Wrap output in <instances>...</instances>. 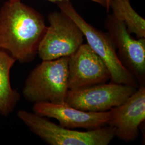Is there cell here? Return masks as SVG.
<instances>
[{"label": "cell", "mask_w": 145, "mask_h": 145, "mask_svg": "<svg viewBox=\"0 0 145 145\" xmlns=\"http://www.w3.org/2000/svg\"><path fill=\"white\" fill-rule=\"evenodd\" d=\"M46 28L40 14L21 0L8 1L0 10V48L16 61L32 62Z\"/></svg>", "instance_id": "cell-1"}, {"label": "cell", "mask_w": 145, "mask_h": 145, "mask_svg": "<svg viewBox=\"0 0 145 145\" xmlns=\"http://www.w3.org/2000/svg\"><path fill=\"white\" fill-rule=\"evenodd\" d=\"M18 117L32 132L50 145H108L115 136V128L104 126L87 131L63 127L44 117L25 110H20Z\"/></svg>", "instance_id": "cell-2"}, {"label": "cell", "mask_w": 145, "mask_h": 145, "mask_svg": "<svg viewBox=\"0 0 145 145\" xmlns=\"http://www.w3.org/2000/svg\"><path fill=\"white\" fill-rule=\"evenodd\" d=\"M69 57L42 60L26 79L22 93L26 101L33 103H65L68 87Z\"/></svg>", "instance_id": "cell-3"}, {"label": "cell", "mask_w": 145, "mask_h": 145, "mask_svg": "<svg viewBox=\"0 0 145 145\" xmlns=\"http://www.w3.org/2000/svg\"><path fill=\"white\" fill-rule=\"evenodd\" d=\"M60 10L74 21L82 31L90 48L101 57L111 74V82L135 88L139 84L119 60L114 44L108 33L99 30L89 24L75 10L70 0L57 2Z\"/></svg>", "instance_id": "cell-4"}, {"label": "cell", "mask_w": 145, "mask_h": 145, "mask_svg": "<svg viewBox=\"0 0 145 145\" xmlns=\"http://www.w3.org/2000/svg\"><path fill=\"white\" fill-rule=\"evenodd\" d=\"M47 19L50 25L47 26L37 54L42 60L71 56L83 44L82 31L70 17L61 10L51 12Z\"/></svg>", "instance_id": "cell-5"}, {"label": "cell", "mask_w": 145, "mask_h": 145, "mask_svg": "<svg viewBox=\"0 0 145 145\" xmlns=\"http://www.w3.org/2000/svg\"><path fill=\"white\" fill-rule=\"evenodd\" d=\"M138 88L111 82L78 90H68L65 99L68 105L89 112H105L125 102Z\"/></svg>", "instance_id": "cell-6"}, {"label": "cell", "mask_w": 145, "mask_h": 145, "mask_svg": "<svg viewBox=\"0 0 145 145\" xmlns=\"http://www.w3.org/2000/svg\"><path fill=\"white\" fill-rule=\"evenodd\" d=\"M119 60L139 84L145 85V38H133L124 23L109 15L105 22Z\"/></svg>", "instance_id": "cell-7"}, {"label": "cell", "mask_w": 145, "mask_h": 145, "mask_svg": "<svg viewBox=\"0 0 145 145\" xmlns=\"http://www.w3.org/2000/svg\"><path fill=\"white\" fill-rule=\"evenodd\" d=\"M111 78L108 68L88 44H83L69 57L68 90H78L106 83Z\"/></svg>", "instance_id": "cell-8"}, {"label": "cell", "mask_w": 145, "mask_h": 145, "mask_svg": "<svg viewBox=\"0 0 145 145\" xmlns=\"http://www.w3.org/2000/svg\"><path fill=\"white\" fill-rule=\"evenodd\" d=\"M34 113L44 117L57 120L59 125L68 129H96L108 125L111 112H89L75 108L67 104L38 102L34 103Z\"/></svg>", "instance_id": "cell-9"}, {"label": "cell", "mask_w": 145, "mask_h": 145, "mask_svg": "<svg viewBox=\"0 0 145 145\" xmlns=\"http://www.w3.org/2000/svg\"><path fill=\"white\" fill-rule=\"evenodd\" d=\"M108 125L115 128V136L129 142L137 140L145 121V85L140 86L125 102L111 109Z\"/></svg>", "instance_id": "cell-10"}, {"label": "cell", "mask_w": 145, "mask_h": 145, "mask_svg": "<svg viewBox=\"0 0 145 145\" xmlns=\"http://www.w3.org/2000/svg\"><path fill=\"white\" fill-rule=\"evenodd\" d=\"M15 59L0 48V114L7 117L11 114L20 99V95L11 85V69Z\"/></svg>", "instance_id": "cell-11"}, {"label": "cell", "mask_w": 145, "mask_h": 145, "mask_svg": "<svg viewBox=\"0 0 145 145\" xmlns=\"http://www.w3.org/2000/svg\"><path fill=\"white\" fill-rule=\"evenodd\" d=\"M110 8L112 15L124 23L131 34H135L138 38H145V19L135 11L130 0H110Z\"/></svg>", "instance_id": "cell-12"}, {"label": "cell", "mask_w": 145, "mask_h": 145, "mask_svg": "<svg viewBox=\"0 0 145 145\" xmlns=\"http://www.w3.org/2000/svg\"><path fill=\"white\" fill-rule=\"evenodd\" d=\"M8 1H18V0H8ZM47 1H49L52 2H56L57 3V2H60V1H67V0H47ZM91 1H93L95 3H97L100 5H102L105 8L106 6V1L105 0H90Z\"/></svg>", "instance_id": "cell-13"}, {"label": "cell", "mask_w": 145, "mask_h": 145, "mask_svg": "<svg viewBox=\"0 0 145 145\" xmlns=\"http://www.w3.org/2000/svg\"><path fill=\"white\" fill-rule=\"evenodd\" d=\"M106 1V6H105V8L106 9V10L108 11H109L110 9H109V3L110 0H105Z\"/></svg>", "instance_id": "cell-14"}]
</instances>
